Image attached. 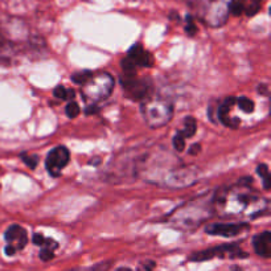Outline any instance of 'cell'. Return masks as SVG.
I'll use <instances>...</instances> for the list:
<instances>
[{
	"instance_id": "obj_19",
	"label": "cell",
	"mask_w": 271,
	"mask_h": 271,
	"mask_svg": "<svg viewBox=\"0 0 271 271\" xmlns=\"http://www.w3.org/2000/svg\"><path fill=\"white\" fill-rule=\"evenodd\" d=\"M186 32L187 35L189 36H195L197 32V28L196 25H195V23H193V19L191 15H188L187 16V25H186Z\"/></svg>"
},
{
	"instance_id": "obj_27",
	"label": "cell",
	"mask_w": 271,
	"mask_h": 271,
	"mask_svg": "<svg viewBox=\"0 0 271 271\" xmlns=\"http://www.w3.org/2000/svg\"><path fill=\"white\" fill-rule=\"evenodd\" d=\"M263 187H264V189H270L271 188V177H270V175H267L266 177H263Z\"/></svg>"
},
{
	"instance_id": "obj_24",
	"label": "cell",
	"mask_w": 271,
	"mask_h": 271,
	"mask_svg": "<svg viewBox=\"0 0 271 271\" xmlns=\"http://www.w3.org/2000/svg\"><path fill=\"white\" fill-rule=\"evenodd\" d=\"M44 242H45V237L43 234H33V243H35L36 246H43Z\"/></svg>"
},
{
	"instance_id": "obj_25",
	"label": "cell",
	"mask_w": 271,
	"mask_h": 271,
	"mask_svg": "<svg viewBox=\"0 0 271 271\" xmlns=\"http://www.w3.org/2000/svg\"><path fill=\"white\" fill-rule=\"evenodd\" d=\"M200 151H201V146L196 143V144H192V146H191V148L188 150V153L189 155H197V153H200Z\"/></svg>"
},
{
	"instance_id": "obj_18",
	"label": "cell",
	"mask_w": 271,
	"mask_h": 271,
	"mask_svg": "<svg viewBox=\"0 0 271 271\" xmlns=\"http://www.w3.org/2000/svg\"><path fill=\"white\" fill-rule=\"evenodd\" d=\"M173 147H175V150L178 151V152H182L184 150V147H186V140L182 136L180 132H177L175 136H173Z\"/></svg>"
},
{
	"instance_id": "obj_14",
	"label": "cell",
	"mask_w": 271,
	"mask_h": 271,
	"mask_svg": "<svg viewBox=\"0 0 271 271\" xmlns=\"http://www.w3.org/2000/svg\"><path fill=\"white\" fill-rule=\"evenodd\" d=\"M237 104H238L239 109L245 113H251L254 110V102L247 97H239L237 100Z\"/></svg>"
},
{
	"instance_id": "obj_1",
	"label": "cell",
	"mask_w": 271,
	"mask_h": 271,
	"mask_svg": "<svg viewBox=\"0 0 271 271\" xmlns=\"http://www.w3.org/2000/svg\"><path fill=\"white\" fill-rule=\"evenodd\" d=\"M142 114L144 122L150 126L151 129H159L167 125L172 118V104L169 101L161 98V97H153L147 98L142 102Z\"/></svg>"
},
{
	"instance_id": "obj_5",
	"label": "cell",
	"mask_w": 271,
	"mask_h": 271,
	"mask_svg": "<svg viewBox=\"0 0 271 271\" xmlns=\"http://www.w3.org/2000/svg\"><path fill=\"white\" fill-rule=\"evenodd\" d=\"M216 257L220 258H246L247 254L239 249L236 245H224V246H217L213 249L203 250L199 253L192 254L189 257V260L192 262H204V260L213 259Z\"/></svg>"
},
{
	"instance_id": "obj_2",
	"label": "cell",
	"mask_w": 271,
	"mask_h": 271,
	"mask_svg": "<svg viewBox=\"0 0 271 271\" xmlns=\"http://www.w3.org/2000/svg\"><path fill=\"white\" fill-rule=\"evenodd\" d=\"M233 0H199V14L204 23L211 27H221L230 14Z\"/></svg>"
},
{
	"instance_id": "obj_22",
	"label": "cell",
	"mask_w": 271,
	"mask_h": 271,
	"mask_svg": "<svg viewBox=\"0 0 271 271\" xmlns=\"http://www.w3.org/2000/svg\"><path fill=\"white\" fill-rule=\"evenodd\" d=\"M43 246L45 247V249H49V250H52V251H53L54 249H57V247H58V243L56 242L54 239L45 238V242H44Z\"/></svg>"
},
{
	"instance_id": "obj_29",
	"label": "cell",
	"mask_w": 271,
	"mask_h": 271,
	"mask_svg": "<svg viewBox=\"0 0 271 271\" xmlns=\"http://www.w3.org/2000/svg\"><path fill=\"white\" fill-rule=\"evenodd\" d=\"M96 111H97L96 105H89V107L86 109V114H93V113H96Z\"/></svg>"
},
{
	"instance_id": "obj_15",
	"label": "cell",
	"mask_w": 271,
	"mask_h": 271,
	"mask_svg": "<svg viewBox=\"0 0 271 271\" xmlns=\"http://www.w3.org/2000/svg\"><path fill=\"white\" fill-rule=\"evenodd\" d=\"M54 97H57L60 100H69V98H74V92L73 90H66L64 86H58L54 90Z\"/></svg>"
},
{
	"instance_id": "obj_3",
	"label": "cell",
	"mask_w": 271,
	"mask_h": 271,
	"mask_svg": "<svg viewBox=\"0 0 271 271\" xmlns=\"http://www.w3.org/2000/svg\"><path fill=\"white\" fill-rule=\"evenodd\" d=\"M114 79L107 73H96L82 85L83 98L89 102H100L110 96Z\"/></svg>"
},
{
	"instance_id": "obj_9",
	"label": "cell",
	"mask_w": 271,
	"mask_h": 271,
	"mask_svg": "<svg viewBox=\"0 0 271 271\" xmlns=\"http://www.w3.org/2000/svg\"><path fill=\"white\" fill-rule=\"evenodd\" d=\"M127 57L135 64V66H144V68H151L153 65L152 62V56H151L147 50H144L142 48V45L139 44H136L134 47L130 48L129 54H127Z\"/></svg>"
},
{
	"instance_id": "obj_11",
	"label": "cell",
	"mask_w": 271,
	"mask_h": 271,
	"mask_svg": "<svg viewBox=\"0 0 271 271\" xmlns=\"http://www.w3.org/2000/svg\"><path fill=\"white\" fill-rule=\"evenodd\" d=\"M263 0H243V12L247 16H254L259 12Z\"/></svg>"
},
{
	"instance_id": "obj_13",
	"label": "cell",
	"mask_w": 271,
	"mask_h": 271,
	"mask_svg": "<svg viewBox=\"0 0 271 271\" xmlns=\"http://www.w3.org/2000/svg\"><path fill=\"white\" fill-rule=\"evenodd\" d=\"M93 75V73L89 70H85V71H78V73H75V74L71 75V81L74 83H77V85L82 86L83 83L87 81V79L90 78Z\"/></svg>"
},
{
	"instance_id": "obj_26",
	"label": "cell",
	"mask_w": 271,
	"mask_h": 271,
	"mask_svg": "<svg viewBox=\"0 0 271 271\" xmlns=\"http://www.w3.org/2000/svg\"><path fill=\"white\" fill-rule=\"evenodd\" d=\"M4 253L11 257V255H14V254L16 253V249H15L14 246H11V245H7V246H6V249H4Z\"/></svg>"
},
{
	"instance_id": "obj_10",
	"label": "cell",
	"mask_w": 271,
	"mask_h": 271,
	"mask_svg": "<svg viewBox=\"0 0 271 271\" xmlns=\"http://www.w3.org/2000/svg\"><path fill=\"white\" fill-rule=\"evenodd\" d=\"M254 249L258 255L263 258H270L271 255V233L268 230L260 233L253 239Z\"/></svg>"
},
{
	"instance_id": "obj_8",
	"label": "cell",
	"mask_w": 271,
	"mask_h": 271,
	"mask_svg": "<svg viewBox=\"0 0 271 271\" xmlns=\"http://www.w3.org/2000/svg\"><path fill=\"white\" fill-rule=\"evenodd\" d=\"M4 238L8 242V245L14 246L16 250H23L28 242V237L25 229L19 226V225H11L10 228L6 230Z\"/></svg>"
},
{
	"instance_id": "obj_4",
	"label": "cell",
	"mask_w": 271,
	"mask_h": 271,
	"mask_svg": "<svg viewBox=\"0 0 271 271\" xmlns=\"http://www.w3.org/2000/svg\"><path fill=\"white\" fill-rule=\"evenodd\" d=\"M121 85L131 98L136 101H146L152 96V85L147 78H138L135 73H123Z\"/></svg>"
},
{
	"instance_id": "obj_16",
	"label": "cell",
	"mask_w": 271,
	"mask_h": 271,
	"mask_svg": "<svg viewBox=\"0 0 271 271\" xmlns=\"http://www.w3.org/2000/svg\"><path fill=\"white\" fill-rule=\"evenodd\" d=\"M22 160L24 161L25 164L28 165L31 169H35L37 163H39V157L36 156V155H27V153H23Z\"/></svg>"
},
{
	"instance_id": "obj_28",
	"label": "cell",
	"mask_w": 271,
	"mask_h": 271,
	"mask_svg": "<svg viewBox=\"0 0 271 271\" xmlns=\"http://www.w3.org/2000/svg\"><path fill=\"white\" fill-rule=\"evenodd\" d=\"M155 266H156V263H155V262H148V263L144 264V268H146L147 271H152L153 268H155Z\"/></svg>"
},
{
	"instance_id": "obj_7",
	"label": "cell",
	"mask_w": 271,
	"mask_h": 271,
	"mask_svg": "<svg viewBox=\"0 0 271 271\" xmlns=\"http://www.w3.org/2000/svg\"><path fill=\"white\" fill-rule=\"evenodd\" d=\"M250 228L246 222H236V224H209L205 228V232L212 236L220 237H234Z\"/></svg>"
},
{
	"instance_id": "obj_12",
	"label": "cell",
	"mask_w": 271,
	"mask_h": 271,
	"mask_svg": "<svg viewBox=\"0 0 271 271\" xmlns=\"http://www.w3.org/2000/svg\"><path fill=\"white\" fill-rule=\"evenodd\" d=\"M196 121H195V118H192V117H187L186 121H184V129H183V131H178L180 134H182L183 138H192L193 135H195V132H196Z\"/></svg>"
},
{
	"instance_id": "obj_6",
	"label": "cell",
	"mask_w": 271,
	"mask_h": 271,
	"mask_svg": "<svg viewBox=\"0 0 271 271\" xmlns=\"http://www.w3.org/2000/svg\"><path fill=\"white\" fill-rule=\"evenodd\" d=\"M69 160H70V152H69L68 148L64 146H58L48 153L45 167H47L50 176L58 177L61 175L62 168L68 165Z\"/></svg>"
},
{
	"instance_id": "obj_20",
	"label": "cell",
	"mask_w": 271,
	"mask_h": 271,
	"mask_svg": "<svg viewBox=\"0 0 271 271\" xmlns=\"http://www.w3.org/2000/svg\"><path fill=\"white\" fill-rule=\"evenodd\" d=\"M110 260H107V262H101V263H97L94 266H92V271H109L111 267Z\"/></svg>"
},
{
	"instance_id": "obj_31",
	"label": "cell",
	"mask_w": 271,
	"mask_h": 271,
	"mask_svg": "<svg viewBox=\"0 0 271 271\" xmlns=\"http://www.w3.org/2000/svg\"><path fill=\"white\" fill-rule=\"evenodd\" d=\"M117 271H131V270H130V268H126V267H121V268H118Z\"/></svg>"
},
{
	"instance_id": "obj_17",
	"label": "cell",
	"mask_w": 271,
	"mask_h": 271,
	"mask_svg": "<svg viewBox=\"0 0 271 271\" xmlns=\"http://www.w3.org/2000/svg\"><path fill=\"white\" fill-rule=\"evenodd\" d=\"M79 114V106L75 102H69L66 105V115L69 118H75Z\"/></svg>"
},
{
	"instance_id": "obj_23",
	"label": "cell",
	"mask_w": 271,
	"mask_h": 271,
	"mask_svg": "<svg viewBox=\"0 0 271 271\" xmlns=\"http://www.w3.org/2000/svg\"><path fill=\"white\" fill-rule=\"evenodd\" d=\"M257 172H258V175H259L260 177H266V176H267V175H270V173H268L267 164H260V165H258Z\"/></svg>"
},
{
	"instance_id": "obj_32",
	"label": "cell",
	"mask_w": 271,
	"mask_h": 271,
	"mask_svg": "<svg viewBox=\"0 0 271 271\" xmlns=\"http://www.w3.org/2000/svg\"><path fill=\"white\" fill-rule=\"evenodd\" d=\"M233 271H242L239 267H233Z\"/></svg>"
},
{
	"instance_id": "obj_30",
	"label": "cell",
	"mask_w": 271,
	"mask_h": 271,
	"mask_svg": "<svg viewBox=\"0 0 271 271\" xmlns=\"http://www.w3.org/2000/svg\"><path fill=\"white\" fill-rule=\"evenodd\" d=\"M259 92H263V96H267L268 92L266 89V86H259Z\"/></svg>"
},
{
	"instance_id": "obj_21",
	"label": "cell",
	"mask_w": 271,
	"mask_h": 271,
	"mask_svg": "<svg viewBox=\"0 0 271 271\" xmlns=\"http://www.w3.org/2000/svg\"><path fill=\"white\" fill-rule=\"evenodd\" d=\"M53 257H54V254L52 250L45 249V247H44V249L40 251V259L44 260V262H48V260L53 259Z\"/></svg>"
}]
</instances>
